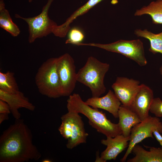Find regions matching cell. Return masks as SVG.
I'll return each mask as SVG.
<instances>
[{"mask_svg": "<svg viewBox=\"0 0 162 162\" xmlns=\"http://www.w3.org/2000/svg\"><path fill=\"white\" fill-rule=\"evenodd\" d=\"M31 130L22 119L5 130L0 137V162L37 160L41 154L33 144Z\"/></svg>", "mask_w": 162, "mask_h": 162, "instance_id": "cell-1", "label": "cell"}, {"mask_svg": "<svg viewBox=\"0 0 162 162\" xmlns=\"http://www.w3.org/2000/svg\"><path fill=\"white\" fill-rule=\"evenodd\" d=\"M67 107L68 111L76 112L85 116L88 119L89 124L106 137H113L122 134L118 123L112 122L102 111L86 104L78 94L74 93L69 96Z\"/></svg>", "mask_w": 162, "mask_h": 162, "instance_id": "cell-2", "label": "cell"}, {"mask_svg": "<svg viewBox=\"0 0 162 162\" xmlns=\"http://www.w3.org/2000/svg\"><path fill=\"white\" fill-rule=\"evenodd\" d=\"M110 67L109 64L89 56L84 65L77 73V81L89 88L92 97H99L106 91L104 80Z\"/></svg>", "mask_w": 162, "mask_h": 162, "instance_id": "cell-3", "label": "cell"}, {"mask_svg": "<svg viewBox=\"0 0 162 162\" xmlns=\"http://www.w3.org/2000/svg\"><path fill=\"white\" fill-rule=\"evenodd\" d=\"M57 65L58 57L50 58L41 64L35 76L39 92L50 98L62 97Z\"/></svg>", "mask_w": 162, "mask_h": 162, "instance_id": "cell-4", "label": "cell"}, {"mask_svg": "<svg viewBox=\"0 0 162 162\" xmlns=\"http://www.w3.org/2000/svg\"><path fill=\"white\" fill-rule=\"evenodd\" d=\"M79 46H94L120 54L134 61L141 67L145 66L147 63L143 43L139 39L130 40H120L106 44L81 43Z\"/></svg>", "mask_w": 162, "mask_h": 162, "instance_id": "cell-5", "label": "cell"}, {"mask_svg": "<svg viewBox=\"0 0 162 162\" xmlns=\"http://www.w3.org/2000/svg\"><path fill=\"white\" fill-rule=\"evenodd\" d=\"M53 0H48L43 7L41 13L36 16L26 18L15 14L16 18L24 20L28 24L29 34L28 41L29 43H33L37 38L46 37L54 33L58 25L50 18L48 14L49 8Z\"/></svg>", "mask_w": 162, "mask_h": 162, "instance_id": "cell-6", "label": "cell"}, {"mask_svg": "<svg viewBox=\"0 0 162 162\" xmlns=\"http://www.w3.org/2000/svg\"><path fill=\"white\" fill-rule=\"evenodd\" d=\"M156 129L162 133V123L158 117L150 116L144 121L133 126L131 129L130 140L127 150L121 159L122 162H125L127 158L132 152L133 147L146 138H153V130Z\"/></svg>", "mask_w": 162, "mask_h": 162, "instance_id": "cell-7", "label": "cell"}, {"mask_svg": "<svg viewBox=\"0 0 162 162\" xmlns=\"http://www.w3.org/2000/svg\"><path fill=\"white\" fill-rule=\"evenodd\" d=\"M57 70L62 96H69L77 82L74 61L69 54L66 53L58 57Z\"/></svg>", "mask_w": 162, "mask_h": 162, "instance_id": "cell-8", "label": "cell"}, {"mask_svg": "<svg viewBox=\"0 0 162 162\" xmlns=\"http://www.w3.org/2000/svg\"><path fill=\"white\" fill-rule=\"evenodd\" d=\"M139 81L122 76L117 77L112 88L122 105L129 107L140 87Z\"/></svg>", "mask_w": 162, "mask_h": 162, "instance_id": "cell-9", "label": "cell"}, {"mask_svg": "<svg viewBox=\"0 0 162 162\" xmlns=\"http://www.w3.org/2000/svg\"><path fill=\"white\" fill-rule=\"evenodd\" d=\"M154 98L152 90L144 84L140 85L129 107L137 115L141 122L149 116L150 107Z\"/></svg>", "mask_w": 162, "mask_h": 162, "instance_id": "cell-10", "label": "cell"}, {"mask_svg": "<svg viewBox=\"0 0 162 162\" xmlns=\"http://www.w3.org/2000/svg\"><path fill=\"white\" fill-rule=\"evenodd\" d=\"M130 136L126 137L123 134L114 137H106L101 141V144L106 146L98 159L99 162H105L107 160H115L118 155L128 147Z\"/></svg>", "mask_w": 162, "mask_h": 162, "instance_id": "cell-11", "label": "cell"}, {"mask_svg": "<svg viewBox=\"0 0 162 162\" xmlns=\"http://www.w3.org/2000/svg\"><path fill=\"white\" fill-rule=\"evenodd\" d=\"M71 124V136L68 140L67 148L72 149L80 144L85 143L88 134L85 131L82 117L76 112L68 111Z\"/></svg>", "mask_w": 162, "mask_h": 162, "instance_id": "cell-12", "label": "cell"}, {"mask_svg": "<svg viewBox=\"0 0 162 162\" xmlns=\"http://www.w3.org/2000/svg\"><path fill=\"white\" fill-rule=\"evenodd\" d=\"M0 99L8 104L11 112L15 119L20 118L21 114L18 111L20 108L33 111L35 108L28 99L20 91L15 93H9L0 90Z\"/></svg>", "mask_w": 162, "mask_h": 162, "instance_id": "cell-13", "label": "cell"}, {"mask_svg": "<svg viewBox=\"0 0 162 162\" xmlns=\"http://www.w3.org/2000/svg\"><path fill=\"white\" fill-rule=\"evenodd\" d=\"M85 102L93 108L103 109L111 113L115 118H118V111L121 103L111 90L103 97H92Z\"/></svg>", "mask_w": 162, "mask_h": 162, "instance_id": "cell-14", "label": "cell"}, {"mask_svg": "<svg viewBox=\"0 0 162 162\" xmlns=\"http://www.w3.org/2000/svg\"><path fill=\"white\" fill-rule=\"evenodd\" d=\"M148 151L137 144L133 148L132 152L135 155L127 162H162V148L148 147Z\"/></svg>", "mask_w": 162, "mask_h": 162, "instance_id": "cell-15", "label": "cell"}, {"mask_svg": "<svg viewBox=\"0 0 162 162\" xmlns=\"http://www.w3.org/2000/svg\"><path fill=\"white\" fill-rule=\"evenodd\" d=\"M118 124L122 134L130 136L132 127L141 122L137 115L128 106L121 105L118 111Z\"/></svg>", "mask_w": 162, "mask_h": 162, "instance_id": "cell-16", "label": "cell"}, {"mask_svg": "<svg viewBox=\"0 0 162 162\" xmlns=\"http://www.w3.org/2000/svg\"><path fill=\"white\" fill-rule=\"evenodd\" d=\"M103 0H88L85 4L78 8L60 25L58 26L56 36L60 38L65 37L70 29V24L78 17L87 12L90 9Z\"/></svg>", "mask_w": 162, "mask_h": 162, "instance_id": "cell-17", "label": "cell"}, {"mask_svg": "<svg viewBox=\"0 0 162 162\" xmlns=\"http://www.w3.org/2000/svg\"><path fill=\"white\" fill-rule=\"evenodd\" d=\"M148 14L151 16L152 21L155 24H162V0H156L150 2L137 10L135 16H141Z\"/></svg>", "mask_w": 162, "mask_h": 162, "instance_id": "cell-18", "label": "cell"}, {"mask_svg": "<svg viewBox=\"0 0 162 162\" xmlns=\"http://www.w3.org/2000/svg\"><path fill=\"white\" fill-rule=\"evenodd\" d=\"M0 26L14 37L18 36L20 32L18 27L13 21L8 11L5 8L3 0H0Z\"/></svg>", "mask_w": 162, "mask_h": 162, "instance_id": "cell-19", "label": "cell"}, {"mask_svg": "<svg viewBox=\"0 0 162 162\" xmlns=\"http://www.w3.org/2000/svg\"><path fill=\"white\" fill-rule=\"evenodd\" d=\"M134 33L137 37L144 38L149 40V51L154 54L158 53L162 54V32L155 34L146 29L143 30L136 29L134 31Z\"/></svg>", "mask_w": 162, "mask_h": 162, "instance_id": "cell-20", "label": "cell"}, {"mask_svg": "<svg viewBox=\"0 0 162 162\" xmlns=\"http://www.w3.org/2000/svg\"><path fill=\"white\" fill-rule=\"evenodd\" d=\"M0 90L9 93H15L19 91L14 73L8 71L0 72Z\"/></svg>", "mask_w": 162, "mask_h": 162, "instance_id": "cell-21", "label": "cell"}, {"mask_svg": "<svg viewBox=\"0 0 162 162\" xmlns=\"http://www.w3.org/2000/svg\"><path fill=\"white\" fill-rule=\"evenodd\" d=\"M84 35L79 28L74 27L68 32V38L65 41L66 44H70L78 46L83 40Z\"/></svg>", "mask_w": 162, "mask_h": 162, "instance_id": "cell-22", "label": "cell"}, {"mask_svg": "<svg viewBox=\"0 0 162 162\" xmlns=\"http://www.w3.org/2000/svg\"><path fill=\"white\" fill-rule=\"evenodd\" d=\"M149 111L157 117H162V100L159 98H154Z\"/></svg>", "mask_w": 162, "mask_h": 162, "instance_id": "cell-23", "label": "cell"}, {"mask_svg": "<svg viewBox=\"0 0 162 162\" xmlns=\"http://www.w3.org/2000/svg\"><path fill=\"white\" fill-rule=\"evenodd\" d=\"M11 112L10 106L5 101L0 99V113L9 114Z\"/></svg>", "mask_w": 162, "mask_h": 162, "instance_id": "cell-24", "label": "cell"}, {"mask_svg": "<svg viewBox=\"0 0 162 162\" xmlns=\"http://www.w3.org/2000/svg\"><path fill=\"white\" fill-rule=\"evenodd\" d=\"M153 133L160 145L162 146V136L160 134V133L156 129L153 130Z\"/></svg>", "mask_w": 162, "mask_h": 162, "instance_id": "cell-25", "label": "cell"}, {"mask_svg": "<svg viewBox=\"0 0 162 162\" xmlns=\"http://www.w3.org/2000/svg\"><path fill=\"white\" fill-rule=\"evenodd\" d=\"M9 118L8 114L7 113H0V124L4 121Z\"/></svg>", "mask_w": 162, "mask_h": 162, "instance_id": "cell-26", "label": "cell"}, {"mask_svg": "<svg viewBox=\"0 0 162 162\" xmlns=\"http://www.w3.org/2000/svg\"><path fill=\"white\" fill-rule=\"evenodd\" d=\"M43 162H51V160L48 159H46L43 160Z\"/></svg>", "mask_w": 162, "mask_h": 162, "instance_id": "cell-27", "label": "cell"}, {"mask_svg": "<svg viewBox=\"0 0 162 162\" xmlns=\"http://www.w3.org/2000/svg\"><path fill=\"white\" fill-rule=\"evenodd\" d=\"M159 70L160 74L162 75V65L160 67Z\"/></svg>", "mask_w": 162, "mask_h": 162, "instance_id": "cell-28", "label": "cell"}, {"mask_svg": "<svg viewBox=\"0 0 162 162\" xmlns=\"http://www.w3.org/2000/svg\"><path fill=\"white\" fill-rule=\"evenodd\" d=\"M34 0H28V2H31Z\"/></svg>", "mask_w": 162, "mask_h": 162, "instance_id": "cell-29", "label": "cell"}, {"mask_svg": "<svg viewBox=\"0 0 162 162\" xmlns=\"http://www.w3.org/2000/svg\"><path fill=\"white\" fill-rule=\"evenodd\" d=\"M161 148H162V146H161Z\"/></svg>", "mask_w": 162, "mask_h": 162, "instance_id": "cell-30", "label": "cell"}]
</instances>
